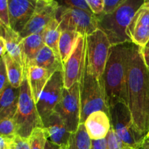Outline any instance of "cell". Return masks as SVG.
I'll list each match as a JSON object with an SVG mask.
<instances>
[{
	"label": "cell",
	"instance_id": "8992f818",
	"mask_svg": "<svg viewBox=\"0 0 149 149\" xmlns=\"http://www.w3.org/2000/svg\"><path fill=\"white\" fill-rule=\"evenodd\" d=\"M111 127L119 139L128 149H141L146 136L134 125L127 105L119 103L109 109Z\"/></svg>",
	"mask_w": 149,
	"mask_h": 149
},
{
	"label": "cell",
	"instance_id": "7402d4cb",
	"mask_svg": "<svg viewBox=\"0 0 149 149\" xmlns=\"http://www.w3.org/2000/svg\"><path fill=\"white\" fill-rule=\"evenodd\" d=\"M2 58L5 63L9 83L14 88H20L26 77L23 65L13 59L8 53H6Z\"/></svg>",
	"mask_w": 149,
	"mask_h": 149
},
{
	"label": "cell",
	"instance_id": "ba28073f",
	"mask_svg": "<svg viewBox=\"0 0 149 149\" xmlns=\"http://www.w3.org/2000/svg\"><path fill=\"white\" fill-rule=\"evenodd\" d=\"M57 19L60 23L61 31H72L84 36H87L98 29L97 15L62 4Z\"/></svg>",
	"mask_w": 149,
	"mask_h": 149
},
{
	"label": "cell",
	"instance_id": "d6986e66",
	"mask_svg": "<svg viewBox=\"0 0 149 149\" xmlns=\"http://www.w3.org/2000/svg\"><path fill=\"white\" fill-rule=\"evenodd\" d=\"M0 95V118L14 119L18 106L20 88H14L9 83Z\"/></svg>",
	"mask_w": 149,
	"mask_h": 149
},
{
	"label": "cell",
	"instance_id": "b9f144b4",
	"mask_svg": "<svg viewBox=\"0 0 149 149\" xmlns=\"http://www.w3.org/2000/svg\"><path fill=\"white\" fill-rule=\"evenodd\" d=\"M146 47H148L149 48V42H148V44H147L146 46Z\"/></svg>",
	"mask_w": 149,
	"mask_h": 149
},
{
	"label": "cell",
	"instance_id": "e575fe53",
	"mask_svg": "<svg viewBox=\"0 0 149 149\" xmlns=\"http://www.w3.org/2000/svg\"><path fill=\"white\" fill-rule=\"evenodd\" d=\"M90 149H108L107 139L104 138L97 141H92Z\"/></svg>",
	"mask_w": 149,
	"mask_h": 149
},
{
	"label": "cell",
	"instance_id": "3957f363",
	"mask_svg": "<svg viewBox=\"0 0 149 149\" xmlns=\"http://www.w3.org/2000/svg\"><path fill=\"white\" fill-rule=\"evenodd\" d=\"M143 3V0H125L111 14L97 15L98 29L106 33L111 45L132 42L127 34L128 27Z\"/></svg>",
	"mask_w": 149,
	"mask_h": 149
},
{
	"label": "cell",
	"instance_id": "e0dca14e",
	"mask_svg": "<svg viewBox=\"0 0 149 149\" xmlns=\"http://www.w3.org/2000/svg\"><path fill=\"white\" fill-rule=\"evenodd\" d=\"M26 75L29 81L32 95L36 103L52 74L41 67L31 65L28 68Z\"/></svg>",
	"mask_w": 149,
	"mask_h": 149
},
{
	"label": "cell",
	"instance_id": "83f0119b",
	"mask_svg": "<svg viewBox=\"0 0 149 149\" xmlns=\"http://www.w3.org/2000/svg\"><path fill=\"white\" fill-rule=\"evenodd\" d=\"M106 139L108 142V149H128L121 141L112 127L109 131Z\"/></svg>",
	"mask_w": 149,
	"mask_h": 149
},
{
	"label": "cell",
	"instance_id": "1f68e13d",
	"mask_svg": "<svg viewBox=\"0 0 149 149\" xmlns=\"http://www.w3.org/2000/svg\"><path fill=\"white\" fill-rule=\"evenodd\" d=\"M91 11L95 15H100L104 10V0H87Z\"/></svg>",
	"mask_w": 149,
	"mask_h": 149
},
{
	"label": "cell",
	"instance_id": "5b68a950",
	"mask_svg": "<svg viewBox=\"0 0 149 149\" xmlns=\"http://www.w3.org/2000/svg\"><path fill=\"white\" fill-rule=\"evenodd\" d=\"M14 120L17 135L21 138H29L33 130L43 127L26 75L20 87L18 106Z\"/></svg>",
	"mask_w": 149,
	"mask_h": 149
},
{
	"label": "cell",
	"instance_id": "277c9868",
	"mask_svg": "<svg viewBox=\"0 0 149 149\" xmlns=\"http://www.w3.org/2000/svg\"><path fill=\"white\" fill-rule=\"evenodd\" d=\"M81 100V123H84L92 113L103 111L110 116L109 107L102 79L89 68L85 60L84 71L79 81Z\"/></svg>",
	"mask_w": 149,
	"mask_h": 149
},
{
	"label": "cell",
	"instance_id": "484cf974",
	"mask_svg": "<svg viewBox=\"0 0 149 149\" xmlns=\"http://www.w3.org/2000/svg\"><path fill=\"white\" fill-rule=\"evenodd\" d=\"M29 141L30 149H45L47 138L44 128L37 127L33 130Z\"/></svg>",
	"mask_w": 149,
	"mask_h": 149
},
{
	"label": "cell",
	"instance_id": "d6a6232c",
	"mask_svg": "<svg viewBox=\"0 0 149 149\" xmlns=\"http://www.w3.org/2000/svg\"><path fill=\"white\" fill-rule=\"evenodd\" d=\"M124 1L125 0H104V10L103 14L109 15L113 13Z\"/></svg>",
	"mask_w": 149,
	"mask_h": 149
},
{
	"label": "cell",
	"instance_id": "8d00e7d4",
	"mask_svg": "<svg viewBox=\"0 0 149 149\" xmlns=\"http://www.w3.org/2000/svg\"><path fill=\"white\" fill-rule=\"evenodd\" d=\"M6 53H7V47H6L5 42H4V39L0 36V55H1V58L4 57Z\"/></svg>",
	"mask_w": 149,
	"mask_h": 149
},
{
	"label": "cell",
	"instance_id": "5bb4252c",
	"mask_svg": "<svg viewBox=\"0 0 149 149\" xmlns=\"http://www.w3.org/2000/svg\"><path fill=\"white\" fill-rule=\"evenodd\" d=\"M127 34L131 42L141 47H145L149 42V9L144 4L132 18Z\"/></svg>",
	"mask_w": 149,
	"mask_h": 149
},
{
	"label": "cell",
	"instance_id": "6da1fadb",
	"mask_svg": "<svg viewBox=\"0 0 149 149\" xmlns=\"http://www.w3.org/2000/svg\"><path fill=\"white\" fill-rule=\"evenodd\" d=\"M126 91L134 125L146 136L149 131V71L141 47L132 42H130L127 52Z\"/></svg>",
	"mask_w": 149,
	"mask_h": 149
},
{
	"label": "cell",
	"instance_id": "f1b7e54d",
	"mask_svg": "<svg viewBox=\"0 0 149 149\" xmlns=\"http://www.w3.org/2000/svg\"><path fill=\"white\" fill-rule=\"evenodd\" d=\"M62 5L65 6L67 7L83 10V11L87 12L90 14H93L90 6L87 4V0H65V1H62Z\"/></svg>",
	"mask_w": 149,
	"mask_h": 149
},
{
	"label": "cell",
	"instance_id": "f546056e",
	"mask_svg": "<svg viewBox=\"0 0 149 149\" xmlns=\"http://www.w3.org/2000/svg\"><path fill=\"white\" fill-rule=\"evenodd\" d=\"M0 23L10 27L8 0H0Z\"/></svg>",
	"mask_w": 149,
	"mask_h": 149
},
{
	"label": "cell",
	"instance_id": "8fae6325",
	"mask_svg": "<svg viewBox=\"0 0 149 149\" xmlns=\"http://www.w3.org/2000/svg\"><path fill=\"white\" fill-rule=\"evenodd\" d=\"M61 4L53 0H37L31 18L20 35L26 38L34 33H42L47 25L57 18Z\"/></svg>",
	"mask_w": 149,
	"mask_h": 149
},
{
	"label": "cell",
	"instance_id": "9c48e42d",
	"mask_svg": "<svg viewBox=\"0 0 149 149\" xmlns=\"http://www.w3.org/2000/svg\"><path fill=\"white\" fill-rule=\"evenodd\" d=\"M55 111L61 116L67 129L71 134L77 130L81 124L79 82L74 84L69 89L64 87L62 97Z\"/></svg>",
	"mask_w": 149,
	"mask_h": 149
},
{
	"label": "cell",
	"instance_id": "30bf717a",
	"mask_svg": "<svg viewBox=\"0 0 149 149\" xmlns=\"http://www.w3.org/2000/svg\"><path fill=\"white\" fill-rule=\"evenodd\" d=\"M63 89V71H57L52 74L36 103L38 113L42 122L55 111L62 97Z\"/></svg>",
	"mask_w": 149,
	"mask_h": 149
},
{
	"label": "cell",
	"instance_id": "ffe728a7",
	"mask_svg": "<svg viewBox=\"0 0 149 149\" xmlns=\"http://www.w3.org/2000/svg\"><path fill=\"white\" fill-rule=\"evenodd\" d=\"M31 65H36L45 68L52 74L57 71H63V64L61 58L47 45H45L38 52Z\"/></svg>",
	"mask_w": 149,
	"mask_h": 149
},
{
	"label": "cell",
	"instance_id": "4fadbf2b",
	"mask_svg": "<svg viewBox=\"0 0 149 149\" xmlns=\"http://www.w3.org/2000/svg\"><path fill=\"white\" fill-rule=\"evenodd\" d=\"M37 0H8L10 28L20 33L31 18Z\"/></svg>",
	"mask_w": 149,
	"mask_h": 149
},
{
	"label": "cell",
	"instance_id": "9a60e30c",
	"mask_svg": "<svg viewBox=\"0 0 149 149\" xmlns=\"http://www.w3.org/2000/svg\"><path fill=\"white\" fill-rule=\"evenodd\" d=\"M42 123L48 141L68 149L71 133L68 130L61 116L54 111Z\"/></svg>",
	"mask_w": 149,
	"mask_h": 149
},
{
	"label": "cell",
	"instance_id": "52a82bcc",
	"mask_svg": "<svg viewBox=\"0 0 149 149\" xmlns=\"http://www.w3.org/2000/svg\"><path fill=\"white\" fill-rule=\"evenodd\" d=\"M86 62L90 71L102 79L109 59L111 44L106 33L97 29L86 36Z\"/></svg>",
	"mask_w": 149,
	"mask_h": 149
},
{
	"label": "cell",
	"instance_id": "d590c367",
	"mask_svg": "<svg viewBox=\"0 0 149 149\" xmlns=\"http://www.w3.org/2000/svg\"><path fill=\"white\" fill-rule=\"evenodd\" d=\"M141 54H142L143 59L144 63H145L146 65L148 68L149 71V48L146 47H141Z\"/></svg>",
	"mask_w": 149,
	"mask_h": 149
},
{
	"label": "cell",
	"instance_id": "44dd1931",
	"mask_svg": "<svg viewBox=\"0 0 149 149\" xmlns=\"http://www.w3.org/2000/svg\"><path fill=\"white\" fill-rule=\"evenodd\" d=\"M45 45L42 33H34L23 39V68L25 73L31 65L38 52Z\"/></svg>",
	"mask_w": 149,
	"mask_h": 149
},
{
	"label": "cell",
	"instance_id": "7c38bea8",
	"mask_svg": "<svg viewBox=\"0 0 149 149\" xmlns=\"http://www.w3.org/2000/svg\"><path fill=\"white\" fill-rule=\"evenodd\" d=\"M86 49V36L79 35L72 53L63 64V74L65 88H71L81 80L85 65Z\"/></svg>",
	"mask_w": 149,
	"mask_h": 149
},
{
	"label": "cell",
	"instance_id": "60d3db41",
	"mask_svg": "<svg viewBox=\"0 0 149 149\" xmlns=\"http://www.w3.org/2000/svg\"><path fill=\"white\" fill-rule=\"evenodd\" d=\"M145 140H146V141H149V131H148V133L146 134V139Z\"/></svg>",
	"mask_w": 149,
	"mask_h": 149
},
{
	"label": "cell",
	"instance_id": "7a4b0ae2",
	"mask_svg": "<svg viewBox=\"0 0 149 149\" xmlns=\"http://www.w3.org/2000/svg\"><path fill=\"white\" fill-rule=\"evenodd\" d=\"M130 42L112 45L102 77L108 105L110 109L119 103L127 105L126 91L127 61Z\"/></svg>",
	"mask_w": 149,
	"mask_h": 149
},
{
	"label": "cell",
	"instance_id": "2e32d148",
	"mask_svg": "<svg viewBox=\"0 0 149 149\" xmlns=\"http://www.w3.org/2000/svg\"><path fill=\"white\" fill-rule=\"evenodd\" d=\"M84 124L92 141L106 138L112 127L110 116L103 111H97L92 113Z\"/></svg>",
	"mask_w": 149,
	"mask_h": 149
},
{
	"label": "cell",
	"instance_id": "4316f807",
	"mask_svg": "<svg viewBox=\"0 0 149 149\" xmlns=\"http://www.w3.org/2000/svg\"><path fill=\"white\" fill-rule=\"evenodd\" d=\"M0 133L1 136L15 139L17 137L15 122L13 118H4L0 121Z\"/></svg>",
	"mask_w": 149,
	"mask_h": 149
},
{
	"label": "cell",
	"instance_id": "603a6c76",
	"mask_svg": "<svg viewBox=\"0 0 149 149\" xmlns=\"http://www.w3.org/2000/svg\"><path fill=\"white\" fill-rule=\"evenodd\" d=\"M61 34L60 23L57 18L49 22L44 29L42 35L45 45L49 47L61 58L59 53V40Z\"/></svg>",
	"mask_w": 149,
	"mask_h": 149
},
{
	"label": "cell",
	"instance_id": "74e56055",
	"mask_svg": "<svg viewBox=\"0 0 149 149\" xmlns=\"http://www.w3.org/2000/svg\"><path fill=\"white\" fill-rule=\"evenodd\" d=\"M45 149H66L63 147H61L60 146L56 145V144L53 143H52L51 141H47L46 143V145H45Z\"/></svg>",
	"mask_w": 149,
	"mask_h": 149
},
{
	"label": "cell",
	"instance_id": "cb8c5ba5",
	"mask_svg": "<svg viewBox=\"0 0 149 149\" xmlns=\"http://www.w3.org/2000/svg\"><path fill=\"white\" fill-rule=\"evenodd\" d=\"M79 33L72 31H61V37L59 40V53L63 64L68 60L74 49Z\"/></svg>",
	"mask_w": 149,
	"mask_h": 149
},
{
	"label": "cell",
	"instance_id": "f35d334b",
	"mask_svg": "<svg viewBox=\"0 0 149 149\" xmlns=\"http://www.w3.org/2000/svg\"><path fill=\"white\" fill-rule=\"evenodd\" d=\"M142 149H149V141L145 140L143 144Z\"/></svg>",
	"mask_w": 149,
	"mask_h": 149
},
{
	"label": "cell",
	"instance_id": "836d02e7",
	"mask_svg": "<svg viewBox=\"0 0 149 149\" xmlns=\"http://www.w3.org/2000/svg\"><path fill=\"white\" fill-rule=\"evenodd\" d=\"M13 149H30L29 138H21L17 135L15 139L14 147Z\"/></svg>",
	"mask_w": 149,
	"mask_h": 149
},
{
	"label": "cell",
	"instance_id": "ac0fdd59",
	"mask_svg": "<svg viewBox=\"0 0 149 149\" xmlns=\"http://www.w3.org/2000/svg\"><path fill=\"white\" fill-rule=\"evenodd\" d=\"M1 35L4 39L7 47V53L18 62L23 67V38L20 33L15 31L10 27L4 26L0 23Z\"/></svg>",
	"mask_w": 149,
	"mask_h": 149
},
{
	"label": "cell",
	"instance_id": "ab89813d",
	"mask_svg": "<svg viewBox=\"0 0 149 149\" xmlns=\"http://www.w3.org/2000/svg\"><path fill=\"white\" fill-rule=\"evenodd\" d=\"M143 4L146 6V7H148V8L149 9V0H148V1H144Z\"/></svg>",
	"mask_w": 149,
	"mask_h": 149
},
{
	"label": "cell",
	"instance_id": "4dcf8cb0",
	"mask_svg": "<svg viewBox=\"0 0 149 149\" xmlns=\"http://www.w3.org/2000/svg\"><path fill=\"white\" fill-rule=\"evenodd\" d=\"M9 84L8 77H7V68L4 59L1 58L0 62V93H2L7 84Z\"/></svg>",
	"mask_w": 149,
	"mask_h": 149
},
{
	"label": "cell",
	"instance_id": "d4e9b609",
	"mask_svg": "<svg viewBox=\"0 0 149 149\" xmlns=\"http://www.w3.org/2000/svg\"><path fill=\"white\" fill-rule=\"evenodd\" d=\"M92 140L87 134L84 123H81L75 132L71 134L68 149H90Z\"/></svg>",
	"mask_w": 149,
	"mask_h": 149
}]
</instances>
